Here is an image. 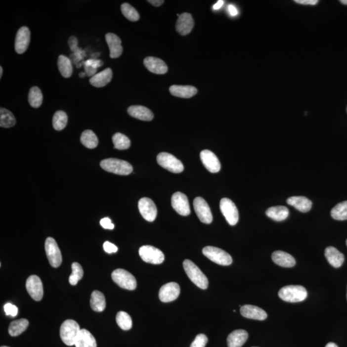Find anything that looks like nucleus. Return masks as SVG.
<instances>
[{"instance_id": "nucleus-1", "label": "nucleus", "mask_w": 347, "mask_h": 347, "mask_svg": "<svg viewBox=\"0 0 347 347\" xmlns=\"http://www.w3.org/2000/svg\"><path fill=\"white\" fill-rule=\"evenodd\" d=\"M100 167L107 172L115 174L126 175L132 172L131 165L126 161L117 159V158H108L101 161Z\"/></svg>"}, {"instance_id": "nucleus-2", "label": "nucleus", "mask_w": 347, "mask_h": 347, "mask_svg": "<svg viewBox=\"0 0 347 347\" xmlns=\"http://www.w3.org/2000/svg\"><path fill=\"white\" fill-rule=\"evenodd\" d=\"M184 269L190 280L198 288L206 289L209 286V280L204 273L191 260H185L183 262Z\"/></svg>"}, {"instance_id": "nucleus-3", "label": "nucleus", "mask_w": 347, "mask_h": 347, "mask_svg": "<svg viewBox=\"0 0 347 347\" xmlns=\"http://www.w3.org/2000/svg\"><path fill=\"white\" fill-rule=\"evenodd\" d=\"M278 297L285 302H301L307 297V291L301 286H288L283 287L278 292Z\"/></svg>"}, {"instance_id": "nucleus-4", "label": "nucleus", "mask_w": 347, "mask_h": 347, "mask_svg": "<svg viewBox=\"0 0 347 347\" xmlns=\"http://www.w3.org/2000/svg\"><path fill=\"white\" fill-rule=\"evenodd\" d=\"M80 331V327L76 321L67 320L61 325L60 336L64 344L68 346H73L76 344Z\"/></svg>"}, {"instance_id": "nucleus-5", "label": "nucleus", "mask_w": 347, "mask_h": 347, "mask_svg": "<svg viewBox=\"0 0 347 347\" xmlns=\"http://www.w3.org/2000/svg\"><path fill=\"white\" fill-rule=\"evenodd\" d=\"M111 277L118 286L128 290L136 289L137 282L134 276L123 269H117L113 272Z\"/></svg>"}, {"instance_id": "nucleus-6", "label": "nucleus", "mask_w": 347, "mask_h": 347, "mask_svg": "<svg viewBox=\"0 0 347 347\" xmlns=\"http://www.w3.org/2000/svg\"><path fill=\"white\" fill-rule=\"evenodd\" d=\"M203 254L212 262L217 264L230 265L232 263V258L230 255L220 248L214 247V246H207L203 248Z\"/></svg>"}, {"instance_id": "nucleus-7", "label": "nucleus", "mask_w": 347, "mask_h": 347, "mask_svg": "<svg viewBox=\"0 0 347 347\" xmlns=\"http://www.w3.org/2000/svg\"><path fill=\"white\" fill-rule=\"evenodd\" d=\"M157 162L163 168L173 173H181L184 170V167L181 161L175 158L173 154L168 153H161L157 156Z\"/></svg>"}, {"instance_id": "nucleus-8", "label": "nucleus", "mask_w": 347, "mask_h": 347, "mask_svg": "<svg viewBox=\"0 0 347 347\" xmlns=\"http://www.w3.org/2000/svg\"><path fill=\"white\" fill-rule=\"evenodd\" d=\"M139 255L144 262L153 264H160L165 260L164 254L162 251L152 246H141L139 250Z\"/></svg>"}, {"instance_id": "nucleus-9", "label": "nucleus", "mask_w": 347, "mask_h": 347, "mask_svg": "<svg viewBox=\"0 0 347 347\" xmlns=\"http://www.w3.org/2000/svg\"><path fill=\"white\" fill-rule=\"evenodd\" d=\"M45 251L51 266L59 267L62 263V255L56 241L52 237L47 238L45 241Z\"/></svg>"}, {"instance_id": "nucleus-10", "label": "nucleus", "mask_w": 347, "mask_h": 347, "mask_svg": "<svg viewBox=\"0 0 347 347\" xmlns=\"http://www.w3.org/2000/svg\"><path fill=\"white\" fill-rule=\"evenodd\" d=\"M220 209L227 222L234 226L239 220V212L235 203L228 198H222L220 202Z\"/></svg>"}, {"instance_id": "nucleus-11", "label": "nucleus", "mask_w": 347, "mask_h": 347, "mask_svg": "<svg viewBox=\"0 0 347 347\" xmlns=\"http://www.w3.org/2000/svg\"><path fill=\"white\" fill-rule=\"evenodd\" d=\"M194 211L199 220L203 223L211 224L213 220L211 209L204 199L197 197L194 201Z\"/></svg>"}, {"instance_id": "nucleus-12", "label": "nucleus", "mask_w": 347, "mask_h": 347, "mask_svg": "<svg viewBox=\"0 0 347 347\" xmlns=\"http://www.w3.org/2000/svg\"><path fill=\"white\" fill-rule=\"evenodd\" d=\"M26 288L32 299L35 301H42L43 297V286L39 276H29L26 282Z\"/></svg>"}, {"instance_id": "nucleus-13", "label": "nucleus", "mask_w": 347, "mask_h": 347, "mask_svg": "<svg viewBox=\"0 0 347 347\" xmlns=\"http://www.w3.org/2000/svg\"><path fill=\"white\" fill-rule=\"evenodd\" d=\"M138 209L141 215L145 220L153 222L157 216V208L152 199L143 198L138 202Z\"/></svg>"}, {"instance_id": "nucleus-14", "label": "nucleus", "mask_w": 347, "mask_h": 347, "mask_svg": "<svg viewBox=\"0 0 347 347\" xmlns=\"http://www.w3.org/2000/svg\"><path fill=\"white\" fill-rule=\"evenodd\" d=\"M172 207L181 216H187L190 214L188 199L185 194L177 192L173 195L171 199Z\"/></svg>"}, {"instance_id": "nucleus-15", "label": "nucleus", "mask_w": 347, "mask_h": 347, "mask_svg": "<svg viewBox=\"0 0 347 347\" xmlns=\"http://www.w3.org/2000/svg\"><path fill=\"white\" fill-rule=\"evenodd\" d=\"M31 42V32L29 28L22 27L17 32L15 40V50L18 54H22L27 50Z\"/></svg>"}, {"instance_id": "nucleus-16", "label": "nucleus", "mask_w": 347, "mask_h": 347, "mask_svg": "<svg viewBox=\"0 0 347 347\" xmlns=\"http://www.w3.org/2000/svg\"><path fill=\"white\" fill-rule=\"evenodd\" d=\"M180 288L175 282H169L161 288L159 292V299L161 301L167 303L171 302L178 298Z\"/></svg>"}, {"instance_id": "nucleus-17", "label": "nucleus", "mask_w": 347, "mask_h": 347, "mask_svg": "<svg viewBox=\"0 0 347 347\" xmlns=\"http://www.w3.org/2000/svg\"><path fill=\"white\" fill-rule=\"evenodd\" d=\"M201 162L209 172L217 173L220 170V164L217 156L209 150H204L201 152Z\"/></svg>"}, {"instance_id": "nucleus-18", "label": "nucleus", "mask_w": 347, "mask_h": 347, "mask_svg": "<svg viewBox=\"0 0 347 347\" xmlns=\"http://www.w3.org/2000/svg\"><path fill=\"white\" fill-rule=\"evenodd\" d=\"M194 26V19L192 15L190 13L185 12L180 15L177 19L175 28L179 34L186 36L190 33Z\"/></svg>"}, {"instance_id": "nucleus-19", "label": "nucleus", "mask_w": 347, "mask_h": 347, "mask_svg": "<svg viewBox=\"0 0 347 347\" xmlns=\"http://www.w3.org/2000/svg\"><path fill=\"white\" fill-rule=\"evenodd\" d=\"M147 69L155 74H165L168 71L167 64L159 58L147 57L143 61Z\"/></svg>"}, {"instance_id": "nucleus-20", "label": "nucleus", "mask_w": 347, "mask_h": 347, "mask_svg": "<svg viewBox=\"0 0 347 347\" xmlns=\"http://www.w3.org/2000/svg\"><path fill=\"white\" fill-rule=\"evenodd\" d=\"M106 40L108 43L110 54L109 56L115 59L121 56L123 51L121 39L113 33H108L106 35Z\"/></svg>"}, {"instance_id": "nucleus-21", "label": "nucleus", "mask_w": 347, "mask_h": 347, "mask_svg": "<svg viewBox=\"0 0 347 347\" xmlns=\"http://www.w3.org/2000/svg\"><path fill=\"white\" fill-rule=\"evenodd\" d=\"M242 316L246 318L257 320H264L267 318V314L262 308L252 305H245L241 308Z\"/></svg>"}, {"instance_id": "nucleus-22", "label": "nucleus", "mask_w": 347, "mask_h": 347, "mask_svg": "<svg viewBox=\"0 0 347 347\" xmlns=\"http://www.w3.org/2000/svg\"><path fill=\"white\" fill-rule=\"evenodd\" d=\"M325 256L330 264L336 268L342 266L345 261L344 255L333 246H329L325 249Z\"/></svg>"}, {"instance_id": "nucleus-23", "label": "nucleus", "mask_w": 347, "mask_h": 347, "mask_svg": "<svg viewBox=\"0 0 347 347\" xmlns=\"http://www.w3.org/2000/svg\"><path fill=\"white\" fill-rule=\"evenodd\" d=\"M273 262L280 266L292 267L296 264V260L292 256L283 251H276L271 256Z\"/></svg>"}, {"instance_id": "nucleus-24", "label": "nucleus", "mask_w": 347, "mask_h": 347, "mask_svg": "<svg viewBox=\"0 0 347 347\" xmlns=\"http://www.w3.org/2000/svg\"><path fill=\"white\" fill-rule=\"evenodd\" d=\"M129 115L140 121H151L153 119V112L146 107L142 106H132L128 109Z\"/></svg>"}, {"instance_id": "nucleus-25", "label": "nucleus", "mask_w": 347, "mask_h": 347, "mask_svg": "<svg viewBox=\"0 0 347 347\" xmlns=\"http://www.w3.org/2000/svg\"><path fill=\"white\" fill-rule=\"evenodd\" d=\"M248 338L247 332L243 329L235 330L229 334L227 338L228 347H241Z\"/></svg>"}, {"instance_id": "nucleus-26", "label": "nucleus", "mask_w": 347, "mask_h": 347, "mask_svg": "<svg viewBox=\"0 0 347 347\" xmlns=\"http://www.w3.org/2000/svg\"><path fill=\"white\" fill-rule=\"evenodd\" d=\"M112 77V70L111 68H106L92 77L90 79L89 83L92 86L96 87H104L111 82Z\"/></svg>"}, {"instance_id": "nucleus-27", "label": "nucleus", "mask_w": 347, "mask_h": 347, "mask_svg": "<svg viewBox=\"0 0 347 347\" xmlns=\"http://www.w3.org/2000/svg\"><path fill=\"white\" fill-rule=\"evenodd\" d=\"M287 203L303 213L309 211L312 205V201L304 196L291 197L287 199Z\"/></svg>"}, {"instance_id": "nucleus-28", "label": "nucleus", "mask_w": 347, "mask_h": 347, "mask_svg": "<svg viewBox=\"0 0 347 347\" xmlns=\"http://www.w3.org/2000/svg\"><path fill=\"white\" fill-rule=\"evenodd\" d=\"M169 90L173 96L179 98H191L198 93L196 87L191 86L173 85Z\"/></svg>"}, {"instance_id": "nucleus-29", "label": "nucleus", "mask_w": 347, "mask_h": 347, "mask_svg": "<svg viewBox=\"0 0 347 347\" xmlns=\"http://www.w3.org/2000/svg\"><path fill=\"white\" fill-rule=\"evenodd\" d=\"M75 346L76 347H96V342L95 338L87 330L81 329Z\"/></svg>"}, {"instance_id": "nucleus-30", "label": "nucleus", "mask_w": 347, "mask_h": 347, "mask_svg": "<svg viewBox=\"0 0 347 347\" xmlns=\"http://www.w3.org/2000/svg\"><path fill=\"white\" fill-rule=\"evenodd\" d=\"M267 217L276 221H282L289 216V210L284 206H276L269 208L265 212Z\"/></svg>"}, {"instance_id": "nucleus-31", "label": "nucleus", "mask_w": 347, "mask_h": 347, "mask_svg": "<svg viewBox=\"0 0 347 347\" xmlns=\"http://www.w3.org/2000/svg\"><path fill=\"white\" fill-rule=\"evenodd\" d=\"M90 305L94 311L102 312L106 306V299L103 293L98 291H94L90 299Z\"/></svg>"}, {"instance_id": "nucleus-32", "label": "nucleus", "mask_w": 347, "mask_h": 347, "mask_svg": "<svg viewBox=\"0 0 347 347\" xmlns=\"http://www.w3.org/2000/svg\"><path fill=\"white\" fill-rule=\"evenodd\" d=\"M58 68L62 76L65 78H69L72 76L73 73V67L72 62L69 58L65 55H59L57 61Z\"/></svg>"}, {"instance_id": "nucleus-33", "label": "nucleus", "mask_w": 347, "mask_h": 347, "mask_svg": "<svg viewBox=\"0 0 347 347\" xmlns=\"http://www.w3.org/2000/svg\"><path fill=\"white\" fill-rule=\"evenodd\" d=\"M29 322L27 319H20L12 321L8 327V333L13 337L20 335L29 327Z\"/></svg>"}, {"instance_id": "nucleus-34", "label": "nucleus", "mask_w": 347, "mask_h": 347, "mask_svg": "<svg viewBox=\"0 0 347 347\" xmlns=\"http://www.w3.org/2000/svg\"><path fill=\"white\" fill-rule=\"evenodd\" d=\"M81 141L84 146L88 149H94L97 147L98 140L97 136L91 130H86L81 134Z\"/></svg>"}, {"instance_id": "nucleus-35", "label": "nucleus", "mask_w": 347, "mask_h": 347, "mask_svg": "<svg viewBox=\"0 0 347 347\" xmlns=\"http://www.w3.org/2000/svg\"><path fill=\"white\" fill-rule=\"evenodd\" d=\"M16 123V120L9 110L3 108L0 109V126L1 128H12Z\"/></svg>"}, {"instance_id": "nucleus-36", "label": "nucleus", "mask_w": 347, "mask_h": 347, "mask_svg": "<svg viewBox=\"0 0 347 347\" xmlns=\"http://www.w3.org/2000/svg\"><path fill=\"white\" fill-rule=\"evenodd\" d=\"M29 102L34 108H40L42 106L43 96L41 89L37 87H32L29 93Z\"/></svg>"}, {"instance_id": "nucleus-37", "label": "nucleus", "mask_w": 347, "mask_h": 347, "mask_svg": "<svg viewBox=\"0 0 347 347\" xmlns=\"http://www.w3.org/2000/svg\"><path fill=\"white\" fill-rule=\"evenodd\" d=\"M331 215L335 220H347V201L336 205L332 209Z\"/></svg>"}, {"instance_id": "nucleus-38", "label": "nucleus", "mask_w": 347, "mask_h": 347, "mask_svg": "<svg viewBox=\"0 0 347 347\" xmlns=\"http://www.w3.org/2000/svg\"><path fill=\"white\" fill-rule=\"evenodd\" d=\"M116 321L118 325L124 331H128L132 327L131 317L127 312L120 311L116 316Z\"/></svg>"}, {"instance_id": "nucleus-39", "label": "nucleus", "mask_w": 347, "mask_h": 347, "mask_svg": "<svg viewBox=\"0 0 347 347\" xmlns=\"http://www.w3.org/2000/svg\"><path fill=\"white\" fill-rule=\"evenodd\" d=\"M52 122L55 130H63L67 125L68 116L63 111H57L53 115Z\"/></svg>"}, {"instance_id": "nucleus-40", "label": "nucleus", "mask_w": 347, "mask_h": 347, "mask_svg": "<svg viewBox=\"0 0 347 347\" xmlns=\"http://www.w3.org/2000/svg\"><path fill=\"white\" fill-rule=\"evenodd\" d=\"M112 140L115 149L126 150L130 146V141L128 137L120 132L113 135Z\"/></svg>"}, {"instance_id": "nucleus-41", "label": "nucleus", "mask_w": 347, "mask_h": 347, "mask_svg": "<svg viewBox=\"0 0 347 347\" xmlns=\"http://www.w3.org/2000/svg\"><path fill=\"white\" fill-rule=\"evenodd\" d=\"M72 273L69 277V282L72 286H76L83 277V269L80 263L74 262L72 264Z\"/></svg>"}, {"instance_id": "nucleus-42", "label": "nucleus", "mask_w": 347, "mask_h": 347, "mask_svg": "<svg viewBox=\"0 0 347 347\" xmlns=\"http://www.w3.org/2000/svg\"><path fill=\"white\" fill-rule=\"evenodd\" d=\"M122 14L126 18L131 21H137L140 19V15L136 10L128 3H124L121 6Z\"/></svg>"}, {"instance_id": "nucleus-43", "label": "nucleus", "mask_w": 347, "mask_h": 347, "mask_svg": "<svg viewBox=\"0 0 347 347\" xmlns=\"http://www.w3.org/2000/svg\"><path fill=\"white\" fill-rule=\"evenodd\" d=\"M208 341L209 340H208L207 336H205V334H198L195 338L194 342L192 343L190 347H205L206 345L207 344Z\"/></svg>"}, {"instance_id": "nucleus-44", "label": "nucleus", "mask_w": 347, "mask_h": 347, "mask_svg": "<svg viewBox=\"0 0 347 347\" xmlns=\"http://www.w3.org/2000/svg\"><path fill=\"white\" fill-rule=\"evenodd\" d=\"M4 310L7 316L12 317L16 316L18 315V308L16 305H13L10 303L6 304L4 305Z\"/></svg>"}, {"instance_id": "nucleus-45", "label": "nucleus", "mask_w": 347, "mask_h": 347, "mask_svg": "<svg viewBox=\"0 0 347 347\" xmlns=\"http://www.w3.org/2000/svg\"><path fill=\"white\" fill-rule=\"evenodd\" d=\"M103 248H104L105 252L108 254H113V253L117 252L118 251L117 246L108 241L105 242Z\"/></svg>"}, {"instance_id": "nucleus-46", "label": "nucleus", "mask_w": 347, "mask_h": 347, "mask_svg": "<svg viewBox=\"0 0 347 347\" xmlns=\"http://www.w3.org/2000/svg\"><path fill=\"white\" fill-rule=\"evenodd\" d=\"M100 224L104 229L113 230L115 228V225L112 223L111 220L109 217H105L100 220Z\"/></svg>"}, {"instance_id": "nucleus-47", "label": "nucleus", "mask_w": 347, "mask_h": 347, "mask_svg": "<svg viewBox=\"0 0 347 347\" xmlns=\"http://www.w3.org/2000/svg\"><path fill=\"white\" fill-rule=\"evenodd\" d=\"M103 62L100 60L89 59L85 62V66H91L96 69V68L102 66Z\"/></svg>"}, {"instance_id": "nucleus-48", "label": "nucleus", "mask_w": 347, "mask_h": 347, "mask_svg": "<svg viewBox=\"0 0 347 347\" xmlns=\"http://www.w3.org/2000/svg\"><path fill=\"white\" fill-rule=\"evenodd\" d=\"M77 43H78V41L76 37H71L69 41H68V44L70 47L71 50L72 51H76L78 48H77Z\"/></svg>"}, {"instance_id": "nucleus-49", "label": "nucleus", "mask_w": 347, "mask_h": 347, "mask_svg": "<svg viewBox=\"0 0 347 347\" xmlns=\"http://www.w3.org/2000/svg\"><path fill=\"white\" fill-rule=\"evenodd\" d=\"M296 3L302 4V5H316L318 3L317 0H295Z\"/></svg>"}, {"instance_id": "nucleus-50", "label": "nucleus", "mask_w": 347, "mask_h": 347, "mask_svg": "<svg viewBox=\"0 0 347 347\" xmlns=\"http://www.w3.org/2000/svg\"><path fill=\"white\" fill-rule=\"evenodd\" d=\"M228 10L231 16H235L238 14V10L234 5H229L228 6Z\"/></svg>"}, {"instance_id": "nucleus-51", "label": "nucleus", "mask_w": 347, "mask_h": 347, "mask_svg": "<svg viewBox=\"0 0 347 347\" xmlns=\"http://www.w3.org/2000/svg\"><path fill=\"white\" fill-rule=\"evenodd\" d=\"M86 72L87 76H93V75L95 74L96 70L95 68L91 67V66H85ZM95 76V75H94Z\"/></svg>"}, {"instance_id": "nucleus-52", "label": "nucleus", "mask_w": 347, "mask_h": 347, "mask_svg": "<svg viewBox=\"0 0 347 347\" xmlns=\"http://www.w3.org/2000/svg\"><path fill=\"white\" fill-rule=\"evenodd\" d=\"M148 2L154 6H160L164 3V0H149Z\"/></svg>"}, {"instance_id": "nucleus-53", "label": "nucleus", "mask_w": 347, "mask_h": 347, "mask_svg": "<svg viewBox=\"0 0 347 347\" xmlns=\"http://www.w3.org/2000/svg\"><path fill=\"white\" fill-rule=\"evenodd\" d=\"M224 5V1L218 0V1L213 6L214 10H218Z\"/></svg>"}, {"instance_id": "nucleus-54", "label": "nucleus", "mask_w": 347, "mask_h": 347, "mask_svg": "<svg viewBox=\"0 0 347 347\" xmlns=\"http://www.w3.org/2000/svg\"><path fill=\"white\" fill-rule=\"evenodd\" d=\"M325 347H338L337 346V345L334 344V343H329V344H327V346H325Z\"/></svg>"}, {"instance_id": "nucleus-55", "label": "nucleus", "mask_w": 347, "mask_h": 347, "mask_svg": "<svg viewBox=\"0 0 347 347\" xmlns=\"http://www.w3.org/2000/svg\"><path fill=\"white\" fill-rule=\"evenodd\" d=\"M2 75H3V68L0 67V78H1Z\"/></svg>"}, {"instance_id": "nucleus-56", "label": "nucleus", "mask_w": 347, "mask_h": 347, "mask_svg": "<svg viewBox=\"0 0 347 347\" xmlns=\"http://www.w3.org/2000/svg\"><path fill=\"white\" fill-rule=\"evenodd\" d=\"M341 3L344 4V5H347V0H340Z\"/></svg>"}, {"instance_id": "nucleus-57", "label": "nucleus", "mask_w": 347, "mask_h": 347, "mask_svg": "<svg viewBox=\"0 0 347 347\" xmlns=\"http://www.w3.org/2000/svg\"><path fill=\"white\" fill-rule=\"evenodd\" d=\"M85 74H84V73H81V74H79V77H84L85 76Z\"/></svg>"}, {"instance_id": "nucleus-58", "label": "nucleus", "mask_w": 347, "mask_h": 347, "mask_svg": "<svg viewBox=\"0 0 347 347\" xmlns=\"http://www.w3.org/2000/svg\"><path fill=\"white\" fill-rule=\"evenodd\" d=\"M1 347H7V346H1Z\"/></svg>"}, {"instance_id": "nucleus-59", "label": "nucleus", "mask_w": 347, "mask_h": 347, "mask_svg": "<svg viewBox=\"0 0 347 347\" xmlns=\"http://www.w3.org/2000/svg\"><path fill=\"white\" fill-rule=\"evenodd\" d=\"M346 244H347V241H346Z\"/></svg>"}, {"instance_id": "nucleus-60", "label": "nucleus", "mask_w": 347, "mask_h": 347, "mask_svg": "<svg viewBox=\"0 0 347 347\" xmlns=\"http://www.w3.org/2000/svg\"></svg>"}, {"instance_id": "nucleus-61", "label": "nucleus", "mask_w": 347, "mask_h": 347, "mask_svg": "<svg viewBox=\"0 0 347 347\" xmlns=\"http://www.w3.org/2000/svg\"></svg>"}]
</instances>
